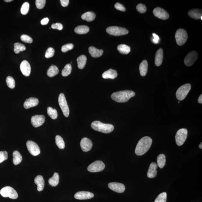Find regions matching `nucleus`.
Masks as SVG:
<instances>
[{"label": "nucleus", "instance_id": "1", "mask_svg": "<svg viewBox=\"0 0 202 202\" xmlns=\"http://www.w3.org/2000/svg\"><path fill=\"white\" fill-rule=\"evenodd\" d=\"M152 140L148 136L143 137L138 142L135 149V153L138 156L143 155L151 148Z\"/></svg>", "mask_w": 202, "mask_h": 202}, {"label": "nucleus", "instance_id": "2", "mask_svg": "<svg viewBox=\"0 0 202 202\" xmlns=\"http://www.w3.org/2000/svg\"><path fill=\"white\" fill-rule=\"evenodd\" d=\"M135 95V93L133 91L127 90L114 92L111 97L112 100L117 102L125 103Z\"/></svg>", "mask_w": 202, "mask_h": 202}, {"label": "nucleus", "instance_id": "3", "mask_svg": "<svg viewBox=\"0 0 202 202\" xmlns=\"http://www.w3.org/2000/svg\"><path fill=\"white\" fill-rule=\"evenodd\" d=\"M93 130L104 133H109L113 131L114 127L112 124L103 123L99 121H95L91 124Z\"/></svg>", "mask_w": 202, "mask_h": 202}, {"label": "nucleus", "instance_id": "4", "mask_svg": "<svg viewBox=\"0 0 202 202\" xmlns=\"http://www.w3.org/2000/svg\"><path fill=\"white\" fill-rule=\"evenodd\" d=\"M191 89V85L189 83H186L181 86L176 92L177 99L179 101H183L186 98Z\"/></svg>", "mask_w": 202, "mask_h": 202}, {"label": "nucleus", "instance_id": "5", "mask_svg": "<svg viewBox=\"0 0 202 202\" xmlns=\"http://www.w3.org/2000/svg\"><path fill=\"white\" fill-rule=\"evenodd\" d=\"M0 194L3 197H9L12 199H16L18 197L17 191L11 187L5 186L0 191Z\"/></svg>", "mask_w": 202, "mask_h": 202}, {"label": "nucleus", "instance_id": "6", "mask_svg": "<svg viewBox=\"0 0 202 202\" xmlns=\"http://www.w3.org/2000/svg\"><path fill=\"white\" fill-rule=\"evenodd\" d=\"M106 32L109 34L115 36L127 35L129 32L127 29L117 26H111L106 29Z\"/></svg>", "mask_w": 202, "mask_h": 202}, {"label": "nucleus", "instance_id": "7", "mask_svg": "<svg viewBox=\"0 0 202 202\" xmlns=\"http://www.w3.org/2000/svg\"><path fill=\"white\" fill-rule=\"evenodd\" d=\"M188 130L186 128H181L178 131L176 134V143L178 146L183 145L188 136Z\"/></svg>", "mask_w": 202, "mask_h": 202}, {"label": "nucleus", "instance_id": "8", "mask_svg": "<svg viewBox=\"0 0 202 202\" xmlns=\"http://www.w3.org/2000/svg\"><path fill=\"white\" fill-rule=\"evenodd\" d=\"M175 38L177 44L179 46H182L187 40V33L183 29H179L176 32Z\"/></svg>", "mask_w": 202, "mask_h": 202}, {"label": "nucleus", "instance_id": "9", "mask_svg": "<svg viewBox=\"0 0 202 202\" xmlns=\"http://www.w3.org/2000/svg\"><path fill=\"white\" fill-rule=\"evenodd\" d=\"M59 103L63 115L66 117L69 115V109L65 95L63 93H61L59 97Z\"/></svg>", "mask_w": 202, "mask_h": 202}, {"label": "nucleus", "instance_id": "10", "mask_svg": "<svg viewBox=\"0 0 202 202\" xmlns=\"http://www.w3.org/2000/svg\"><path fill=\"white\" fill-rule=\"evenodd\" d=\"M105 164L101 161H96L91 164L88 167V170L90 172H98L104 169Z\"/></svg>", "mask_w": 202, "mask_h": 202}, {"label": "nucleus", "instance_id": "11", "mask_svg": "<svg viewBox=\"0 0 202 202\" xmlns=\"http://www.w3.org/2000/svg\"><path fill=\"white\" fill-rule=\"evenodd\" d=\"M27 149L33 156H36L40 154L41 150L38 145L32 141H28L26 143Z\"/></svg>", "mask_w": 202, "mask_h": 202}, {"label": "nucleus", "instance_id": "12", "mask_svg": "<svg viewBox=\"0 0 202 202\" xmlns=\"http://www.w3.org/2000/svg\"><path fill=\"white\" fill-rule=\"evenodd\" d=\"M198 54L196 51H193L189 53L185 58L184 62L188 66H192L198 59Z\"/></svg>", "mask_w": 202, "mask_h": 202}, {"label": "nucleus", "instance_id": "13", "mask_svg": "<svg viewBox=\"0 0 202 202\" xmlns=\"http://www.w3.org/2000/svg\"><path fill=\"white\" fill-rule=\"evenodd\" d=\"M45 118L43 115H35L32 117L31 123L35 127H38L41 126L45 122Z\"/></svg>", "mask_w": 202, "mask_h": 202}, {"label": "nucleus", "instance_id": "14", "mask_svg": "<svg viewBox=\"0 0 202 202\" xmlns=\"http://www.w3.org/2000/svg\"><path fill=\"white\" fill-rule=\"evenodd\" d=\"M153 14L156 17L163 20H165L169 17V15L166 11L160 7H157L153 11Z\"/></svg>", "mask_w": 202, "mask_h": 202}, {"label": "nucleus", "instance_id": "15", "mask_svg": "<svg viewBox=\"0 0 202 202\" xmlns=\"http://www.w3.org/2000/svg\"><path fill=\"white\" fill-rule=\"evenodd\" d=\"M108 187L112 190L119 193L124 192L125 189V186L124 184L116 182H112L109 183Z\"/></svg>", "mask_w": 202, "mask_h": 202}, {"label": "nucleus", "instance_id": "16", "mask_svg": "<svg viewBox=\"0 0 202 202\" xmlns=\"http://www.w3.org/2000/svg\"><path fill=\"white\" fill-rule=\"evenodd\" d=\"M94 197L93 193L87 191H80L77 192L74 195L75 198L80 200L90 199Z\"/></svg>", "mask_w": 202, "mask_h": 202}, {"label": "nucleus", "instance_id": "17", "mask_svg": "<svg viewBox=\"0 0 202 202\" xmlns=\"http://www.w3.org/2000/svg\"><path fill=\"white\" fill-rule=\"evenodd\" d=\"M80 145L83 151L87 152L92 149V143L90 139L86 137H84L80 141Z\"/></svg>", "mask_w": 202, "mask_h": 202}, {"label": "nucleus", "instance_id": "18", "mask_svg": "<svg viewBox=\"0 0 202 202\" xmlns=\"http://www.w3.org/2000/svg\"><path fill=\"white\" fill-rule=\"evenodd\" d=\"M20 69L21 72L24 76L28 77L31 72V67L27 61L24 60L21 63Z\"/></svg>", "mask_w": 202, "mask_h": 202}, {"label": "nucleus", "instance_id": "19", "mask_svg": "<svg viewBox=\"0 0 202 202\" xmlns=\"http://www.w3.org/2000/svg\"><path fill=\"white\" fill-rule=\"evenodd\" d=\"M38 103L39 101L38 98H30L26 100L24 103V107L26 109H28L37 106Z\"/></svg>", "mask_w": 202, "mask_h": 202}, {"label": "nucleus", "instance_id": "20", "mask_svg": "<svg viewBox=\"0 0 202 202\" xmlns=\"http://www.w3.org/2000/svg\"><path fill=\"white\" fill-rule=\"evenodd\" d=\"M158 167V165L155 162H152L149 168L147 176L149 178H153L156 177L157 175V171L156 169Z\"/></svg>", "mask_w": 202, "mask_h": 202}, {"label": "nucleus", "instance_id": "21", "mask_svg": "<svg viewBox=\"0 0 202 202\" xmlns=\"http://www.w3.org/2000/svg\"><path fill=\"white\" fill-rule=\"evenodd\" d=\"M34 182L37 185L38 191L40 192L44 189L45 186V181L42 176L38 175L35 178Z\"/></svg>", "mask_w": 202, "mask_h": 202}, {"label": "nucleus", "instance_id": "22", "mask_svg": "<svg viewBox=\"0 0 202 202\" xmlns=\"http://www.w3.org/2000/svg\"><path fill=\"white\" fill-rule=\"evenodd\" d=\"M117 76L116 71L111 69L105 71L102 74V77L105 79H110L113 80L116 78Z\"/></svg>", "mask_w": 202, "mask_h": 202}, {"label": "nucleus", "instance_id": "23", "mask_svg": "<svg viewBox=\"0 0 202 202\" xmlns=\"http://www.w3.org/2000/svg\"><path fill=\"white\" fill-rule=\"evenodd\" d=\"M163 59V51L162 48H160L156 51L155 58V64L156 66H160L162 64Z\"/></svg>", "mask_w": 202, "mask_h": 202}, {"label": "nucleus", "instance_id": "24", "mask_svg": "<svg viewBox=\"0 0 202 202\" xmlns=\"http://www.w3.org/2000/svg\"><path fill=\"white\" fill-rule=\"evenodd\" d=\"M89 50L91 56L94 58L101 57L103 53V50L97 49L95 47L92 46L89 47Z\"/></svg>", "mask_w": 202, "mask_h": 202}, {"label": "nucleus", "instance_id": "25", "mask_svg": "<svg viewBox=\"0 0 202 202\" xmlns=\"http://www.w3.org/2000/svg\"><path fill=\"white\" fill-rule=\"evenodd\" d=\"M188 14L193 19L196 20L200 19L202 16V11L197 9L191 10L188 12Z\"/></svg>", "mask_w": 202, "mask_h": 202}, {"label": "nucleus", "instance_id": "26", "mask_svg": "<svg viewBox=\"0 0 202 202\" xmlns=\"http://www.w3.org/2000/svg\"><path fill=\"white\" fill-rule=\"evenodd\" d=\"M148 69V62L146 60L143 61L139 66V70L140 75L142 77H145L146 75Z\"/></svg>", "mask_w": 202, "mask_h": 202}, {"label": "nucleus", "instance_id": "27", "mask_svg": "<svg viewBox=\"0 0 202 202\" xmlns=\"http://www.w3.org/2000/svg\"><path fill=\"white\" fill-rule=\"evenodd\" d=\"M95 14L93 12H87L82 15L81 18L83 20L90 22L95 20Z\"/></svg>", "mask_w": 202, "mask_h": 202}, {"label": "nucleus", "instance_id": "28", "mask_svg": "<svg viewBox=\"0 0 202 202\" xmlns=\"http://www.w3.org/2000/svg\"><path fill=\"white\" fill-rule=\"evenodd\" d=\"M87 58L84 55L79 56L77 59V66L80 69H83L85 67Z\"/></svg>", "mask_w": 202, "mask_h": 202}, {"label": "nucleus", "instance_id": "29", "mask_svg": "<svg viewBox=\"0 0 202 202\" xmlns=\"http://www.w3.org/2000/svg\"><path fill=\"white\" fill-rule=\"evenodd\" d=\"M89 27L86 26H79L75 29V32L78 34H85L89 31Z\"/></svg>", "mask_w": 202, "mask_h": 202}, {"label": "nucleus", "instance_id": "30", "mask_svg": "<svg viewBox=\"0 0 202 202\" xmlns=\"http://www.w3.org/2000/svg\"><path fill=\"white\" fill-rule=\"evenodd\" d=\"M13 162L15 165L19 164L22 161L23 158L22 155L19 152L15 151L13 153Z\"/></svg>", "mask_w": 202, "mask_h": 202}, {"label": "nucleus", "instance_id": "31", "mask_svg": "<svg viewBox=\"0 0 202 202\" xmlns=\"http://www.w3.org/2000/svg\"><path fill=\"white\" fill-rule=\"evenodd\" d=\"M59 180V176L58 173H55L53 176L50 178L48 182L52 186L55 187L58 185Z\"/></svg>", "mask_w": 202, "mask_h": 202}, {"label": "nucleus", "instance_id": "32", "mask_svg": "<svg viewBox=\"0 0 202 202\" xmlns=\"http://www.w3.org/2000/svg\"><path fill=\"white\" fill-rule=\"evenodd\" d=\"M59 70L56 66L52 65L48 70L47 74L50 77H53L58 74Z\"/></svg>", "mask_w": 202, "mask_h": 202}, {"label": "nucleus", "instance_id": "33", "mask_svg": "<svg viewBox=\"0 0 202 202\" xmlns=\"http://www.w3.org/2000/svg\"><path fill=\"white\" fill-rule=\"evenodd\" d=\"M166 162V158L164 155L161 154L158 156L157 158V165L159 167L162 168L164 167Z\"/></svg>", "mask_w": 202, "mask_h": 202}, {"label": "nucleus", "instance_id": "34", "mask_svg": "<svg viewBox=\"0 0 202 202\" xmlns=\"http://www.w3.org/2000/svg\"><path fill=\"white\" fill-rule=\"evenodd\" d=\"M117 49L120 53L124 54H128L131 51L130 47L125 44H120L118 45Z\"/></svg>", "mask_w": 202, "mask_h": 202}, {"label": "nucleus", "instance_id": "35", "mask_svg": "<svg viewBox=\"0 0 202 202\" xmlns=\"http://www.w3.org/2000/svg\"><path fill=\"white\" fill-rule=\"evenodd\" d=\"M56 143L58 148L61 149H63L65 148V143L63 138L59 135L56 137Z\"/></svg>", "mask_w": 202, "mask_h": 202}, {"label": "nucleus", "instance_id": "36", "mask_svg": "<svg viewBox=\"0 0 202 202\" xmlns=\"http://www.w3.org/2000/svg\"><path fill=\"white\" fill-rule=\"evenodd\" d=\"M47 113L50 117L53 119H57L58 116V113L56 109H53L52 107H49L47 108Z\"/></svg>", "mask_w": 202, "mask_h": 202}, {"label": "nucleus", "instance_id": "37", "mask_svg": "<svg viewBox=\"0 0 202 202\" xmlns=\"http://www.w3.org/2000/svg\"><path fill=\"white\" fill-rule=\"evenodd\" d=\"M26 47L25 45L22 44L16 43L14 44V51L16 54H19L21 51L25 50Z\"/></svg>", "mask_w": 202, "mask_h": 202}, {"label": "nucleus", "instance_id": "38", "mask_svg": "<svg viewBox=\"0 0 202 202\" xmlns=\"http://www.w3.org/2000/svg\"><path fill=\"white\" fill-rule=\"evenodd\" d=\"M72 66L70 64H67L64 69L62 70V75L63 77H67L71 74L72 71Z\"/></svg>", "mask_w": 202, "mask_h": 202}, {"label": "nucleus", "instance_id": "39", "mask_svg": "<svg viewBox=\"0 0 202 202\" xmlns=\"http://www.w3.org/2000/svg\"><path fill=\"white\" fill-rule=\"evenodd\" d=\"M6 83L10 89H13L15 88L16 84L14 79L13 77L10 76L8 77L6 79Z\"/></svg>", "mask_w": 202, "mask_h": 202}, {"label": "nucleus", "instance_id": "40", "mask_svg": "<svg viewBox=\"0 0 202 202\" xmlns=\"http://www.w3.org/2000/svg\"><path fill=\"white\" fill-rule=\"evenodd\" d=\"M167 194L166 192H164L158 196L154 202H166Z\"/></svg>", "mask_w": 202, "mask_h": 202}, {"label": "nucleus", "instance_id": "41", "mask_svg": "<svg viewBox=\"0 0 202 202\" xmlns=\"http://www.w3.org/2000/svg\"><path fill=\"white\" fill-rule=\"evenodd\" d=\"M29 10V4L28 2L24 3L21 8V12L22 14L25 15L28 13Z\"/></svg>", "mask_w": 202, "mask_h": 202}, {"label": "nucleus", "instance_id": "42", "mask_svg": "<svg viewBox=\"0 0 202 202\" xmlns=\"http://www.w3.org/2000/svg\"><path fill=\"white\" fill-rule=\"evenodd\" d=\"M21 39L23 42L27 43H32L33 42V39L30 36L26 35H23L21 36Z\"/></svg>", "mask_w": 202, "mask_h": 202}, {"label": "nucleus", "instance_id": "43", "mask_svg": "<svg viewBox=\"0 0 202 202\" xmlns=\"http://www.w3.org/2000/svg\"><path fill=\"white\" fill-rule=\"evenodd\" d=\"M74 47V45L72 44H67L63 45L62 47V51L63 53H66L68 51L72 50Z\"/></svg>", "mask_w": 202, "mask_h": 202}, {"label": "nucleus", "instance_id": "44", "mask_svg": "<svg viewBox=\"0 0 202 202\" xmlns=\"http://www.w3.org/2000/svg\"><path fill=\"white\" fill-rule=\"evenodd\" d=\"M55 50L53 48L50 47L48 48L45 53V57L47 58H50L54 56Z\"/></svg>", "mask_w": 202, "mask_h": 202}, {"label": "nucleus", "instance_id": "45", "mask_svg": "<svg viewBox=\"0 0 202 202\" xmlns=\"http://www.w3.org/2000/svg\"><path fill=\"white\" fill-rule=\"evenodd\" d=\"M8 158V154L7 151H0V163L7 160Z\"/></svg>", "mask_w": 202, "mask_h": 202}, {"label": "nucleus", "instance_id": "46", "mask_svg": "<svg viewBox=\"0 0 202 202\" xmlns=\"http://www.w3.org/2000/svg\"><path fill=\"white\" fill-rule=\"evenodd\" d=\"M46 2L45 0H36V7L39 9L43 8L44 7Z\"/></svg>", "mask_w": 202, "mask_h": 202}, {"label": "nucleus", "instance_id": "47", "mask_svg": "<svg viewBox=\"0 0 202 202\" xmlns=\"http://www.w3.org/2000/svg\"><path fill=\"white\" fill-rule=\"evenodd\" d=\"M137 10L141 13H145L146 11L147 8L145 5L142 4H138L136 7Z\"/></svg>", "mask_w": 202, "mask_h": 202}, {"label": "nucleus", "instance_id": "48", "mask_svg": "<svg viewBox=\"0 0 202 202\" xmlns=\"http://www.w3.org/2000/svg\"><path fill=\"white\" fill-rule=\"evenodd\" d=\"M115 7L116 10L124 12L126 11V9L124 5L119 3H116L115 5Z\"/></svg>", "mask_w": 202, "mask_h": 202}, {"label": "nucleus", "instance_id": "49", "mask_svg": "<svg viewBox=\"0 0 202 202\" xmlns=\"http://www.w3.org/2000/svg\"><path fill=\"white\" fill-rule=\"evenodd\" d=\"M51 27L54 29L61 30L63 29V26L61 23H56L52 24L51 25Z\"/></svg>", "mask_w": 202, "mask_h": 202}, {"label": "nucleus", "instance_id": "50", "mask_svg": "<svg viewBox=\"0 0 202 202\" xmlns=\"http://www.w3.org/2000/svg\"><path fill=\"white\" fill-rule=\"evenodd\" d=\"M61 5L63 7H66L69 4V0H60V1Z\"/></svg>", "mask_w": 202, "mask_h": 202}, {"label": "nucleus", "instance_id": "51", "mask_svg": "<svg viewBox=\"0 0 202 202\" xmlns=\"http://www.w3.org/2000/svg\"><path fill=\"white\" fill-rule=\"evenodd\" d=\"M49 20L48 18H45L41 21V24L43 25H46L49 22Z\"/></svg>", "mask_w": 202, "mask_h": 202}, {"label": "nucleus", "instance_id": "52", "mask_svg": "<svg viewBox=\"0 0 202 202\" xmlns=\"http://www.w3.org/2000/svg\"><path fill=\"white\" fill-rule=\"evenodd\" d=\"M152 35L153 37H154V38L157 39V40L159 41V38L158 36L157 35H156V34H155V33H153Z\"/></svg>", "mask_w": 202, "mask_h": 202}, {"label": "nucleus", "instance_id": "53", "mask_svg": "<svg viewBox=\"0 0 202 202\" xmlns=\"http://www.w3.org/2000/svg\"><path fill=\"white\" fill-rule=\"evenodd\" d=\"M198 102L199 103H200V104H202V95H200L199 98H198Z\"/></svg>", "mask_w": 202, "mask_h": 202}, {"label": "nucleus", "instance_id": "54", "mask_svg": "<svg viewBox=\"0 0 202 202\" xmlns=\"http://www.w3.org/2000/svg\"><path fill=\"white\" fill-rule=\"evenodd\" d=\"M159 40H157V39H156L155 38H153L152 39V42L154 43L155 44H157L159 43Z\"/></svg>", "mask_w": 202, "mask_h": 202}, {"label": "nucleus", "instance_id": "55", "mask_svg": "<svg viewBox=\"0 0 202 202\" xmlns=\"http://www.w3.org/2000/svg\"><path fill=\"white\" fill-rule=\"evenodd\" d=\"M12 1H13V0H5L4 1L5 2H11Z\"/></svg>", "mask_w": 202, "mask_h": 202}, {"label": "nucleus", "instance_id": "56", "mask_svg": "<svg viewBox=\"0 0 202 202\" xmlns=\"http://www.w3.org/2000/svg\"><path fill=\"white\" fill-rule=\"evenodd\" d=\"M199 147L201 149H202V143H201L200 144L199 146Z\"/></svg>", "mask_w": 202, "mask_h": 202}, {"label": "nucleus", "instance_id": "57", "mask_svg": "<svg viewBox=\"0 0 202 202\" xmlns=\"http://www.w3.org/2000/svg\"><path fill=\"white\" fill-rule=\"evenodd\" d=\"M200 19H201V20H202V16L201 17V18H200Z\"/></svg>", "mask_w": 202, "mask_h": 202}]
</instances>
